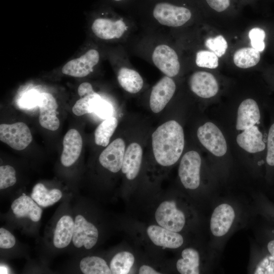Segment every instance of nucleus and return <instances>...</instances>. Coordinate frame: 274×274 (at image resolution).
Instances as JSON below:
<instances>
[{
	"label": "nucleus",
	"mask_w": 274,
	"mask_h": 274,
	"mask_svg": "<svg viewBox=\"0 0 274 274\" xmlns=\"http://www.w3.org/2000/svg\"><path fill=\"white\" fill-rule=\"evenodd\" d=\"M128 12L139 29L169 35L193 16L192 9L181 0H136Z\"/></svg>",
	"instance_id": "f257e3e1"
},
{
	"label": "nucleus",
	"mask_w": 274,
	"mask_h": 274,
	"mask_svg": "<svg viewBox=\"0 0 274 274\" xmlns=\"http://www.w3.org/2000/svg\"><path fill=\"white\" fill-rule=\"evenodd\" d=\"M170 40V35L138 28L123 45L129 53L152 64L165 76L174 78L181 71V63Z\"/></svg>",
	"instance_id": "f03ea898"
},
{
	"label": "nucleus",
	"mask_w": 274,
	"mask_h": 274,
	"mask_svg": "<svg viewBox=\"0 0 274 274\" xmlns=\"http://www.w3.org/2000/svg\"><path fill=\"white\" fill-rule=\"evenodd\" d=\"M261 109L251 98L239 104L236 114L235 142L241 149L258 156L264 163L267 131L263 125Z\"/></svg>",
	"instance_id": "7ed1b4c3"
},
{
	"label": "nucleus",
	"mask_w": 274,
	"mask_h": 274,
	"mask_svg": "<svg viewBox=\"0 0 274 274\" xmlns=\"http://www.w3.org/2000/svg\"><path fill=\"white\" fill-rule=\"evenodd\" d=\"M184 145L183 127L175 120L164 123L152 133L154 156L161 165L169 166L176 163L181 156Z\"/></svg>",
	"instance_id": "20e7f679"
},
{
	"label": "nucleus",
	"mask_w": 274,
	"mask_h": 274,
	"mask_svg": "<svg viewBox=\"0 0 274 274\" xmlns=\"http://www.w3.org/2000/svg\"><path fill=\"white\" fill-rule=\"evenodd\" d=\"M98 14L92 21L91 30L99 40L124 45L138 29L130 16L118 14L111 8L100 10Z\"/></svg>",
	"instance_id": "39448f33"
},
{
	"label": "nucleus",
	"mask_w": 274,
	"mask_h": 274,
	"mask_svg": "<svg viewBox=\"0 0 274 274\" xmlns=\"http://www.w3.org/2000/svg\"><path fill=\"white\" fill-rule=\"evenodd\" d=\"M201 164L200 155L196 151H189L182 156L178 174L182 185L186 189L193 190L199 187Z\"/></svg>",
	"instance_id": "423d86ee"
},
{
	"label": "nucleus",
	"mask_w": 274,
	"mask_h": 274,
	"mask_svg": "<svg viewBox=\"0 0 274 274\" xmlns=\"http://www.w3.org/2000/svg\"><path fill=\"white\" fill-rule=\"evenodd\" d=\"M197 136L201 144L212 154L217 157L224 156L227 151L226 140L215 123L208 121L200 126Z\"/></svg>",
	"instance_id": "0eeeda50"
},
{
	"label": "nucleus",
	"mask_w": 274,
	"mask_h": 274,
	"mask_svg": "<svg viewBox=\"0 0 274 274\" xmlns=\"http://www.w3.org/2000/svg\"><path fill=\"white\" fill-rule=\"evenodd\" d=\"M155 217L159 226L169 230L180 232L185 226L186 216L173 200L162 202L157 208Z\"/></svg>",
	"instance_id": "6e6552de"
},
{
	"label": "nucleus",
	"mask_w": 274,
	"mask_h": 274,
	"mask_svg": "<svg viewBox=\"0 0 274 274\" xmlns=\"http://www.w3.org/2000/svg\"><path fill=\"white\" fill-rule=\"evenodd\" d=\"M0 140L13 149L22 150L31 142L32 137L27 125L19 122L1 124Z\"/></svg>",
	"instance_id": "1a4fd4ad"
},
{
	"label": "nucleus",
	"mask_w": 274,
	"mask_h": 274,
	"mask_svg": "<svg viewBox=\"0 0 274 274\" xmlns=\"http://www.w3.org/2000/svg\"><path fill=\"white\" fill-rule=\"evenodd\" d=\"M236 218V211L230 203L223 202L218 205L212 214L210 228L213 236L222 237L230 230Z\"/></svg>",
	"instance_id": "9d476101"
},
{
	"label": "nucleus",
	"mask_w": 274,
	"mask_h": 274,
	"mask_svg": "<svg viewBox=\"0 0 274 274\" xmlns=\"http://www.w3.org/2000/svg\"><path fill=\"white\" fill-rule=\"evenodd\" d=\"M100 59L99 51L95 48L88 50L80 57L68 61L62 68V73L74 77H84L92 73Z\"/></svg>",
	"instance_id": "9b49d317"
},
{
	"label": "nucleus",
	"mask_w": 274,
	"mask_h": 274,
	"mask_svg": "<svg viewBox=\"0 0 274 274\" xmlns=\"http://www.w3.org/2000/svg\"><path fill=\"white\" fill-rule=\"evenodd\" d=\"M173 78L164 75L153 86L149 98L153 112H161L173 97L177 88Z\"/></svg>",
	"instance_id": "f8f14e48"
},
{
	"label": "nucleus",
	"mask_w": 274,
	"mask_h": 274,
	"mask_svg": "<svg viewBox=\"0 0 274 274\" xmlns=\"http://www.w3.org/2000/svg\"><path fill=\"white\" fill-rule=\"evenodd\" d=\"M191 91L197 96L210 98L215 96L219 91L218 82L215 76L206 71H196L188 79Z\"/></svg>",
	"instance_id": "ddd939ff"
},
{
	"label": "nucleus",
	"mask_w": 274,
	"mask_h": 274,
	"mask_svg": "<svg viewBox=\"0 0 274 274\" xmlns=\"http://www.w3.org/2000/svg\"><path fill=\"white\" fill-rule=\"evenodd\" d=\"M98 236V230L93 224L81 215L76 217L72 238L75 247L84 246L86 249H90L96 244Z\"/></svg>",
	"instance_id": "4468645a"
},
{
	"label": "nucleus",
	"mask_w": 274,
	"mask_h": 274,
	"mask_svg": "<svg viewBox=\"0 0 274 274\" xmlns=\"http://www.w3.org/2000/svg\"><path fill=\"white\" fill-rule=\"evenodd\" d=\"M39 110V123L42 127L50 130H57L59 120L57 117L58 105L53 95L47 92L40 93L38 104Z\"/></svg>",
	"instance_id": "2eb2a0df"
},
{
	"label": "nucleus",
	"mask_w": 274,
	"mask_h": 274,
	"mask_svg": "<svg viewBox=\"0 0 274 274\" xmlns=\"http://www.w3.org/2000/svg\"><path fill=\"white\" fill-rule=\"evenodd\" d=\"M125 148L123 139L118 138L114 140L100 154L99 161L100 164L111 172H119L122 167Z\"/></svg>",
	"instance_id": "dca6fc26"
},
{
	"label": "nucleus",
	"mask_w": 274,
	"mask_h": 274,
	"mask_svg": "<svg viewBox=\"0 0 274 274\" xmlns=\"http://www.w3.org/2000/svg\"><path fill=\"white\" fill-rule=\"evenodd\" d=\"M82 145V139L77 130L71 129L66 133L63 140V151L61 156V162L63 166H70L77 160Z\"/></svg>",
	"instance_id": "f3484780"
},
{
	"label": "nucleus",
	"mask_w": 274,
	"mask_h": 274,
	"mask_svg": "<svg viewBox=\"0 0 274 274\" xmlns=\"http://www.w3.org/2000/svg\"><path fill=\"white\" fill-rule=\"evenodd\" d=\"M147 232L151 241L158 246L177 249L182 246L184 243L181 234L160 226L150 225L147 228Z\"/></svg>",
	"instance_id": "a211bd4d"
},
{
	"label": "nucleus",
	"mask_w": 274,
	"mask_h": 274,
	"mask_svg": "<svg viewBox=\"0 0 274 274\" xmlns=\"http://www.w3.org/2000/svg\"><path fill=\"white\" fill-rule=\"evenodd\" d=\"M143 156L141 146L136 143H131L126 150L121 170L127 179L132 180L138 176Z\"/></svg>",
	"instance_id": "6ab92c4d"
},
{
	"label": "nucleus",
	"mask_w": 274,
	"mask_h": 274,
	"mask_svg": "<svg viewBox=\"0 0 274 274\" xmlns=\"http://www.w3.org/2000/svg\"><path fill=\"white\" fill-rule=\"evenodd\" d=\"M269 109L270 121L267 130L264 158V179L270 186L274 185V108Z\"/></svg>",
	"instance_id": "aec40b11"
},
{
	"label": "nucleus",
	"mask_w": 274,
	"mask_h": 274,
	"mask_svg": "<svg viewBox=\"0 0 274 274\" xmlns=\"http://www.w3.org/2000/svg\"><path fill=\"white\" fill-rule=\"evenodd\" d=\"M11 209L17 217H28L33 222L39 221L42 216L41 208L31 197L24 193L13 202Z\"/></svg>",
	"instance_id": "412c9836"
},
{
	"label": "nucleus",
	"mask_w": 274,
	"mask_h": 274,
	"mask_svg": "<svg viewBox=\"0 0 274 274\" xmlns=\"http://www.w3.org/2000/svg\"><path fill=\"white\" fill-rule=\"evenodd\" d=\"M75 222L68 215L62 216L58 221L55 229L53 244L57 248L67 247L73 238Z\"/></svg>",
	"instance_id": "4be33fe9"
},
{
	"label": "nucleus",
	"mask_w": 274,
	"mask_h": 274,
	"mask_svg": "<svg viewBox=\"0 0 274 274\" xmlns=\"http://www.w3.org/2000/svg\"><path fill=\"white\" fill-rule=\"evenodd\" d=\"M182 257L176 263L177 270L181 274H198L200 272V258L199 252L192 248L184 249Z\"/></svg>",
	"instance_id": "5701e85b"
},
{
	"label": "nucleus",
	"mask_w": 274,
	"mask_h": 274,
	"mask_svg": "<svg viewBox=\"0 0 274 274\" xmlns=\"http://www.w3.org/2000/svg\"><path fill=\"white\" fill-rule=\"evenodd\" d=\"M61 191L57 189L48 190L42 183L37 184L33 188L31 197L42 207L51 206L57 202L62 197Z\"/></svg>",
	"instance_id": "b1692460"
},
{
	"label": "nucleus",
	"mask_w": 274,
	"mask_h": 274,
	"mask_svg": "<svg viewBox=\"0 0 274 274\" xmlns=\"http://www.w3.org/2000/svg\"><path fill=\"white\" fill-rule=\"evenodd\" d=\"M260 59V52L252 47L239 49L233 55L235 65L242 68L253 67L259 62Z\"/></svg>",
	"instance_id": "393cba45"
},
{
	"label": "nucleus",
	"mask_w": 274,
	"mask_h": 274,
	"mask_svg": "<svg viewBox=\"0 0 274 274\" xmlns=\"http://www.w3.org/2000/svg\"><path fill=\"white\" fill-rule=\"evenodd\" d=\"M118 125V120L114 117L105 119L96 128L94 132L95 143L98 146L106 147Z\"/></svg>",
	"instance_id": "a878e982"
},
{
	"label": "nucleus",
	"mask_w": 274,
	"mask_h": 274,
	"mask_svg": "<svg viewBox=\"0 0 274 274\" xmlns=\"http://www.w3.org/2000/svg\"><path fill=\"white\" fill-rule=\"evenodd\" d=\"M80 268L84 274H110V268L107 262L97 256H87L83 258L80 263Z\"/></svg>",
	"instance_id": "bb28decb"
},
{
	"label": "nucleus",
	"mask_w": 274,
	"mask_h": 274,
	"mask_svg": "<svg viewBox=\"0 0 274 274\" xmlns=\"http://www.w3.org/2000/svg\"><path fill=\"white\" fill-rule=\"evenodd\" d=\"M134 262L132 254L123 251L116 254L112 259L110 268L112 273L126 274L129 273Z\"/></svg>",
	"instance_id": "cd10ccee"
},
{
	"label": "nucleus",
	"mask_w": 274,
	"mask_h": 274,
	"mask_svg": "<svg viewBox=\"0 0 274 274\" xmlns=\"http://www.w3.org/2000/svg\"><path fill=\"white\" fill-rule=\"evenodd\" d=\"M252 273L274 274V257L263 247L257 254Z\"/></svg>",
	"instance_id": "c85d7f7f"
},
{
	"label": "nucleus",
	"mask_w": 274,
	"mask_h": 274,
	"mask_svg": "<svg viewBox=\"0 0 274 274\" xmlns=\"http://www.w3.org/2000/svg\"><path fill=\"white\" fill-rule=\"evenodd\" d=\"M100 97L97 93L82 97L74 105L73 113L77 116H82L94 112L95 104Z\"/></svg>",
	"instance_id": "c756f323"
},
{
	"label": "nucleus",
	"mask_w": 274,
	"mask_h": 274,
	"mask_svg": "<svg viewBox=\"0 0 274 274\" xmlns=\"http://www.w3.org/2000/svg\"><path fill=\"white\" fill-rule=\"evenodd\" d=\"M195 63L200 67L214 69L218 66L219 59L212 51L200 50L195 54Z\"/></svg>",
	"instance_id": "7c9ffc66"
},
{
	"label": "nucleus",
	"mask_w": 274,
	"mask_h": 274,
	"mask_svg": "<svg viewBox=\"0 0 274 274\" xmlns=\"http://www.w3.org/2000/svg\"><path fill=\"white\" fill-rule=\"evenodd\" d=\"M204 45L218 57L224 55L228 48L227 42L222 35L208 38L205 41Z\"/></svg>",
	"instance_id": "2f4dec72"
},
{
	"label": "nucleus",
	"mask_w": 274,
	"mask_h": 274,
	"mask_svg": "<svg viewBox=\"0 0 274 274\" xmlns=\"http://www.w3.org/2000/svg\"><path fill=\"white\" fill-rule=\"evenodd\" d=\"M16 182V172L11 165L0 166V189H4L14 185Z\"/></svg>",
	"instance_id": "473e14b6"
},
{
	"label": "nucleus",
	"mask_w": 274,
	"mask_h": 274,
	"mask_svg": "<svg viewBox=\"0 0 274 274\" xmlns=\"http://www.w3.org/2000/svg\"><path fill=\"white\" fill-rule=\"evenodd\" d=\"M248 36L252 48L260 52L264 50L265 33L263 29L259 27L253 28L249 31Z\"/></svg>",
	"instance_id": "72a5a7b5"
},
{
	"label": "nucleus",
	"mask_w": 274,
	"mask_h": 274,
	"mask_svg": "<svg viewBox=\"0 0 274 274\" xmlns=\"http://www.w3.org/2000/svg\"><path fill=\"white\" fill-rule=\"evenodd\" d=\"M94 113L101 118L106 119L112 117L113 108L109 102L100 97L95 104Z\"/></svg>",
	"instance_id": "f704fd0d"
},
{
	"label": "nucleus",
	"mask_w": 274,
	"mask_h": 274,
	"mask_svg": "<svg viewBox=\"0 0 274 274\" xmlns=\"http://www.w3.org/2000/svg\"><path fill=\"white\" fill-rule=\"evenodd\" d=\"M259 203L261 214L274 224V204L263 195L259 197Z\"/></svg>",
	"instance_id": "c9c22d12"
},
{
	"label": "nucleus",
	"mask_w": 274,
	"mask_h": 274,
	"mask_svg": "<svg viewBox=\"0 0 274 274\" xmlns=\"http://www.w3.org/2000/svg\"><path fill=\"white\" fill-rule=\"evenodd\" d=\"M14 236L8 230L4 228H0V248L10 249L15 244Z\"/></svg>",
	"instance_id": "e433bc0d"
},
{
	"label": "nucleus",
	"mask_w": 274,
	"mask_h": 274,
	"mask_svg": "<svg viewBox=\"0 0 274 274\" xmlns=\"http://www.w3.org/2000/svg\"><path fill=\"white\" fill-rule=\"evenodd\" d=\"M262 247L274 257V230L266 228L263 234Z\"/></svg>",
	"instance_id": "4c0bfd02"
},
{
	"label": "nucleus",
	"mask_w": 274,
	"mask_h": 274,
	"mask_svg": "<svg viewBox=\"0 0 274 274\" xmlns=\"http://www.w3.org/2000/svg\"><path fill=\"white\" fill-rule=\"evenodd\" d=\"M40 93L36 91L28 92L21 99V104L23 107L31 108L38 105Z\"/></svg>",
	"instance_id": "58836bf2"
},
{
	"label": "nucleus",
	"mask_w": 274,
	"mask_h": 274,
	"mask_svg": "<svg viewBox=\"0 0 274 274\" xmlns=\"http://www.w3.org/2000/svg\"><path fill=\"white\" fill-rule=\"evenodd\" d=\"M206 2L209 7L218 12L224 11L230 5V0H206Z\"/></svg>",
	"instance_id": "ea45409f"
},
{
	"label": "nucleus",
	"mask_w": 274,
	"mask_h": 274,
	"mask_svg": "<svg viewBox=\"0 0 274 274\" xmlns=\"http://www.w3.org/2000/svg\"><path fill=\"white\" fill-rule=\"evenodd\" d=\"M112 5L124 9L128 12L136 0H108Z\"/></svg>",
	"instance_id": "a19ab883"
},
{
	"label": "nucleus",
	"mask_w": 274,
	"mask_h": 274,
	"mask_svg": "<svg viewBox=\"0 0 274 274\" xmlns=\"http://www.w3.org/2000/svg\"><path fill=\"white\" fill-rule=\"evenodd\" d=\"M78 94L82 97L87 95L96 93L93 89L91 84L88 82L81 84L78 88Z\"/></svg>",
	"instance_id": "79ce46f5"
},
{
	"label": "nucleus",
	"mask_w": 274,
	"mask_h": 274,
	"mask_svg": "<svg viewBox=\"0 0 274 274\" xmlns=\"http://www.w3.org/2000/svg\"><path fill=\"white\" fill-rule=\"evenodd\" d=\"M139 273L140 274H159L160 272H157L152 267L144 265H142L139 269Z\"/></svg>",
	"instance_id": "37998d69"
},
{
	"label": "nucleus",
	"mask_w": 274,
	"mask_h": 274,
	"mask_svg": "<svg viewBox=\"0 0 274 274\" xmlns=\"http://www.w3.org/2000/svg\"><path fill=\"white\" fill-rule=\"evenodd\" d=\"M271 195H272L274 198V187L271 190Z\"/></svg>",
	"instance_id": "c03bdc74"
}]
</instances>
